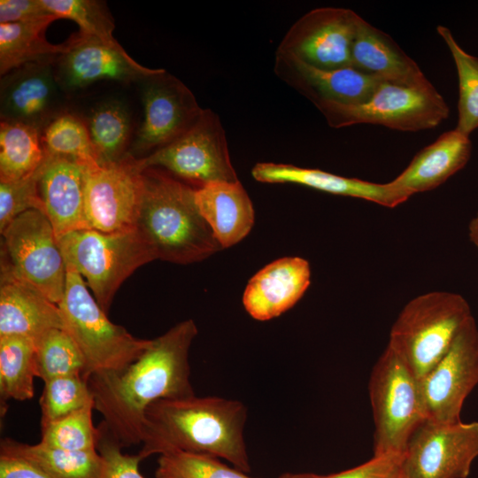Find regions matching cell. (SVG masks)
<instances>
[{"mask_svg":"<svg viewBox=\"0 0 478 478\" xmlns=\"http://www.w3.org/2000/svg\"><path fill=\"white\" fill-rule=\"evenodd\" d=\"M130 117L123 104L111 101L97 106L87 127L98 165L120 160L130 135Z\"/></svg>","mask_w":478,"mask_h":478,"instance_id":"obj_30","label":"cell"},{"mask_svg":"<svg viewBox=\"0 0 478 478\" xmlns=\"http://www.w3.org/2000/svg\"><path fill=\"white\" fill-rule=\"evenodd\" d=\"M251 175L263 183L297 184L335 196L369 201L388 208H395L411 197L391 181L377 183L290 164L260 162L253 166Z\"/></svg>","mask_w":478,"mask_h":478,"instance_id":"obj_20","label":"cell"},{"mask_svg":"<svg viewBox=\"0 0 478 478\" xmlns=\"http://www.w3.org/2000/svg\"><path fill=\"white\" fill-rule=\"evenodd\" d=\"M351 65L385 81L414 85L428 81L417 63L389 35L363 18L353 39Z\"/></svg>","mask_w":478,"mask_h":478,"instance_id":"obj_24","label":"cell"},{"mask_svg":"<svg viewBox=\"0 0 478 478\" xmlns=\"http://www.w3.org/2000/svg\"><path fill=\"white\" fill-rule=\"evenodd\" d=\"M58 19H68L80 27V33L109 44H119L113 37V20L102 3L93 0H42Z\"/></svg>","mask_w":478,"mask_h":478,"instance_id":"obj_37","label":"cell"},{"mask_svg":"<svg viewBox=\"0 0 478 478\" xmlns=\"http://www.w3.org/2000/svg\"><path fill=\"white\" fill-rule=\"evenodd\" d=\"M145 81L143 120L133 143V151L137 153L153 152L169 144L185 133L204 111L191 91L166 71Z\"/></svg>","mask_w":478,"mask_h":478,"instance_id":"obj_15","label":"cell"},{"mask_svg":"<svg viewBox=\"0 0 478 478\" xmlns=\"http://www.w3.org/2000/svg\"><path fill=\"white\" fill-rule=\"evenodd\" d=\"M374 419V455L404 454L417 428L428 420L419 379L388 345L368 382Z\"/></svg>","mask_w":478,"mask_h":478,"instance_id":"obj_7","label":"cell"},{"mask_svg":"<svg viewBox=\"0 0 478 478\" xmlns=\"http://www.w3.org/2000/svg\"><path fill=\"white\" fill-rule=\"evenodd\" d=\"M58 82L50 61L25 65L1 81L2 120L44 128L58 116Z\"/></svg>","mask_w":478,"mask_h":478,"instance_id":"obj_18","label":"cell"},{"mask_svg":"<svg viewBox=\"0 0 478 478\" xmlns=\"http://www.w3.org/2000/svg\"><path fill=\"white\" fill-rule=\"evenodd\" d=\"M478 383V327L472 315L451 345L420 381L427 418L439 423L461 421L465 399Z\"/></svg>","mask_w":478,"mask_h":478,"instance_id":"obj_12","label":"cell"},{"mask_svg":"<svg viewBox=\"0 0 478 478\" xmlns=\"http://www.w3.org/2000/svg\"><path fill=\"white\" fill-rule=\"evenodd\" d=\"M316 107L335 128L371 124L404 132L434 128L450 113L447 103L429 81L414 85L382 81L361 104Z\"/></svg>","mask_w":478,"mask_h":478,"instance_id":"obj_8","label":"cell"},{"mask_svg":"<svg viewBox=\"0 0 478 478\" xmlns=\"http://www.w3.org/2000/svg\"><path fill=\"white\" fill-rule=\"evenodd\" d=\"M45 158L42 132L2 120L0 124V181H14L34 173Z\"/></svg>","mask_w":478,"mask_h":478,"instance_id":"obj_28","label":"cell"},{"mask_svg":"<svg viewBox=\"0 0 478 478\" xmlns=\"http://www.w3.org/2000/svg\"><path fill=\"white\" fill-rule=\"evenodd\" d=\"M85 166L45 154L39 168V196L58 239L89 228L84 212Z\"/></svg>","mask_w":478,"mask_h":478,"instance_id":"obj_19","label":"cell"},{"mask_svg":"<svg viewBox=\"0 0 478 478\" xmlns=\"http://www.w3.org/2000/svg\"><path fill=\"white\" fill-rule=\"evenodd\" d=\"M143 171L128 153L114 163L85 166L84 212L89 228L104 233L136 229Z\"/></svg>","mask_w":478,"mask_h":478,"instance_id":"obj_11","label":"cell"},{"mask_svg":"<svg viewBox=\"0 0 478 478\" xmlns=\"http://www.w3.org/2000/svg\"><path fill=\"white\" fill-rule=\"evenodd\" d=\"M238 468L230 467L219 458L186 451L159 455L156 478H254Z\"/></svg>","mask_w":478,"mask_h":478,"instance_id":"obj_36","label":"cell"},{"mask_svg":"<svg viewBox=\"0 0 478 478\" xmlns=\"http://www.w3.org/2000/svg\"><path fill=\"white\" fill-rule=\"evenodd\" d=\"M85 367L81 350L65 329L52 328L35 341V375L43 382L60 376H82Z\"/></svg>","mask_w":478,"mask_h":478,"instance_id":"obj_32","label":"cell"},{"mask_svg":"<svg viewBox=\"0 0 478 478\" xmlns=\"http://www.w3.org/2000/svg\"><path fill=\"white\" fill-rule=\"evenodd\" d=\"M52 14L42 0H1L0 24L41 19Z\"/></svg>","mask_w":478,"mask_h":478,"instance_id":"obj_41","label":"cell"},{"mask_svg":"<svg viewBox=\"0 0 478 478\" xmlns=\"http://www.w3.org/2000/svg\"><path fill=\"white\" fill-rule=\"evenodd\" d=\"M0 336L19 335L35 342L52 328L65 329L58 305L29 283L1 267Z\"/></svg>","mask_w":478,"mask_h":478,"instance_id":"obj_22","label":"cell"},{"mask_svg":"<svg viewBox=\"0 0 478 478\" xmlns=\"http://www.w3.org/2000/svg\"><path fill=\"white\" fill-rule=\"evenodd\" d=\"M404 472V454L373 456L355 467L328 475L312 474L310 478H401Z\"/></svg>","mask_w":478,"mask_h":478,"instance_id":"obj_40","label":"cell"},{"mask_svg":"<svg viewBox=\"0 0 478 478\" xmlns=\"http://www.w3.org/2000/svg\"><path fill=\"white\" fill-rule=\"evenodd\" d=\"M360 19L346 8L313 9L292 25L276 52L320 69L350 66L351 46Z\"/></svg>","mask_w":478,"mask_h":478,"instance_id":"obj_14","label":"cell"},{"mask_svg":"<svg viewBox=\"0 0 478 478\" xmlns=\"http://www.w3.org/2000/svg\"><path fill=\"white\" fill-rule=\"evenodd\" d=\"M468 236L472 243L478 250V211L469 222Z\"/></svg>","mask_w":478,"mask_h":478,"instance_id":"obj_43","label":"cell"},{"mask_svg":"<svg viewBox=\"0 0 478 478\" xmlns=\"http://www.w3.org/2000/svg\"><path fill=\"white\" fill-rule=\"evenodd\" d=\"M56 15L23 22L0 24V73L2 76L25 65L50 61L69 48L68 41L52 44L45 38Z\"/></svg>","mask_w":478,"mask_h":478,"instance_id":"obj_26","label":"cell"},{"mask_svg":"<svg viewBox=\"0 0 478 478\" xmlns=\"http://www.w3.org/2000/svg\"><path fill=\"white\" fill-rule=\"evenodd\" d=\"M274 72L315 106L323 104H357L367 100L382 81L351 66L320 69L276 52Z\"/></svg>","mask_w":478,"mask_h":478,"instance_id":"obj_17","label":"cell"},{"mask_svg":"<svg viewBox=\"0 0 478 478\" xmlns=\"http://www.w3.org/2000/svg\"><path fill=\"white\" fill-rule=\"evenodd\" d=\"M311 284L309 262L300 257L278 258L248 281L243 304L255 320L276 318L294 306Z\"/></svg>","mask_w":478,"mask_h":478,"instance_id":"obj_21","label":"cell"},{"mask_svg":"<svg viewBox=\"0 0 478 478\" xmlns=\"http://www.w3.org/2000/svg\"><path fill=\"white\" fill-rule=\"evenodd\" d=\"M436 31L447 45L457 70L459 99L455 128L469 136L478 128V58L466 52L448 27L439 25Z\"/></svg>","mask_w":478,"mask_h":478,"instance_id":"obj_31","label":"cell"},{"mask_svg":"<svg viewBox=\"0 0 478 478\" xmlns=\"http://www.w3.org/2000/svg\"><path fill=\"white\" fill-rule=\"evenodd\" d=\"M478 458V422L424 421L404 453L409 478H467Z\"/></svg>","mask_w":478,"mask_h":478,"instance_id":"obj_13","label":"cell"},{"mask_svg":"<svg viewBox=\"0 0 478 478\" xmlns=\"http://www.w3.org/2000/svg\"><path fill=\"white\" fill-rule=\"evenodd\" d=\"M66 266V286L58 305L65 330L81 350L86 362L82 377L118 372L135 361L149 347L151 339L132 335L125 328L112 323L90 294L82 276Z\"/></svg>","mask_w":478,"mask_h":478,"instance_id":"obj_4","label":"cell"},{"mask_svg":"<svg viewBox=\"0 0 478 478\" xmlns=\"http://www.w3.org/2000/svg\"><path fill=\"white\" fill-rule=\"evenodd\" d=\"M312 474H285L280 478H310Z\"/></svg>","mask_w":478,"mask_h":478,"instance_id":"obj_44","label":"cell"},{"mask_svg":"<svg viewBox=\"0 0 478 478\" xmlns=\"http://www.w3.org/2000/svg\"><path fill=\"white\" fill-rule=\"evenodd\" d=\"M98 428L96 450L104 465L100 478H144L139 470L143 458L122 452V446L107 431L104 423Z\"/></svg>","mask_w":478,"mask_h":478,"instance_id":"obj_39","label":"cell"},{"mask_svg":"<svg viewBox=\"0 0 478 478\" xmlns=\"http://www.w3.org/2000/svg\"><path fill=\"white\" fill-rule=\"evenodd\" d=\"M0 478H52L33 463L0 452Z\"/></svg>","mask_w":478,"mask_h":478,"instance_id":"obj_42","label":"cell"},{"mask_svg":"<svg viewBox=\"0 0 478 478\" xmlns=\"http://www.w3.org/2000/svg\"><path fill=\"white\" fill-rule=\"evenodd\" d=\"M197 335L193 320H183L151 339L149 347L125 369L88 378L94 409L123 448L142 443L145 412L152 403L195 395L189 355Z\"/></svg>","mask_w":478,"mask_h":478,"instance_id":"obj_1","label":"cell"},{"mask_svg":"<svg viewBox=\"0 0 478 478\" xmlns=\"http://www.w3.org/2000/svg\"><path fill=\"white\" fill-rule=\"evenodd\" d=\"M87 406H94L90 389L81 375L56 377L44 382L40 398L41 424H45Z\"/></svg>","mask_w":478,"mask_h":478,"instance_id":"obj_35","label":"cell"},{"mask_svg":"<svg viewBox=\"0 0 478 478\" xmlns=\"http://www.w3.org/2000/svg\"><path fill=\"white\" fill-rule=\"evenodd\" d=\"M143 170L163 168L199 187L212 182H235L226 134L218 115L204 109L197 120L169 144L138 158Z\"/></svg>","mask_w":478,"mask_h":478,"instance_id":"obj_10","label":"cell"},{"mask_svg":"<svg viewBox=\"0 0 478 478\" xmlns=\"http://www.w3.org/2000/svg\"><path fill=\"white\" fill-rule=\"evenodd\" d=\"M68 50L59 56L56 78L68 89L85 88L101 80L144 81L166 70L145 67L119 44H109L81 33L68 40Z\"/></svg>","mask_w":478,"mask_h":478,"instance_id":"obj_16","label":"cell"},{"mask_svg":"<svg viewBox=\"0 0 478 478\" xmlns=\"http://www.w3.org/2000/svg\"><path fill=\"white\" fill-rule=\"evenodd\" d=\"M1 234V267L58 305L65 291L66 266L44 212L29 210L15 218Z\"/></svg>","mask_w":478,"mask_h":478,"instance_id":"obj_9","label":"cell"},{"mask_svg":"<svg viewBox=\"0 0 478 478\" xmlns=\"http://www.w3.org/2000/svg\"><path fill=\"white\" fill-rule=\"evenodd\" d=\"M42 143L47 156L97 163L88 127L73 115L56 117L42 132Z\"/></svg>","mask_w":478,"mask_h":478,"instance_id":"obj_33","label":"cell"},{"mask_svg":"<svg viewBox=\"0 0 478 478\" xmlns=\"http://www.w3.org/2000/svg\"><path fill=\"white\" fill-rule=\"evenodd\" d=\"M0 452L20 457L52 478H100L104 465L97 451H72L11 438L1 440Z\"/></svg>","mask_w":478,"mask_h":478,"instance_id":"obj_27","label":"cell"},{"mask_svg":"<svg viewBox=\"0 0 478 478\" xmlns=\"http://www.w3.org/2000/svg\"><path fill=\"white\" fill-rule=\"evenodd\" d=\"M39 168L22 179L0 181V231L19 215L29 210L43 212V204L38 191Z\"/></svg>","mask_w":478,"mask_h":478,"instance_id":"obj_38","label":"cell"},{"mask_svg":"<svg viewBox=\"0 0 478 478\" xmlns=\"http://www.w3.org/2000/svg\"><path fill=\"white\" fill-rule=\"evenodd\" d=\"M471 151L468 135L449 130L416 153L391 182L410 197L433 190L465 167Z\"/></svg>","mask_w":478,"mask_h":478,"instance_id":"obj_23","label":"cell"},{"mask_svg":"<svg viewBox=\"0 0 478 478\" xmlns=\"http://www.w3.org/2000/svg\"><path fill=\"white\" fill-rule=\"evenodd\" d=\"M196 189L157 168L143 171L136 228L157 259L187 265L222 250L200 214Z\"/></svg>","mask_w":478,"mask_h":478,"instance_id":"obj_3","label":"cell"},{"mask_svg":"<svg viewBox=\"0 0 478 478\" xmlns=\"http://www.w3.org/2000/svg\"><path fill=\"white\" fill-rule=\"evenodd\" d=\"M245 405L219 397L160 399L145 412L143 459L153 454L186 451L204 454L230 462L250 473L243 429Z\"/></svg>","mask_w":478,"mask_h":478,"instance_id":"obj_2","label":"cell"},{"mask_svg":"<svg viewBox=\"0 0 478 478\" xmlns=\"http://www.w3.org/2000/svg\"><path fill=\"white\" fill-rule=\"evenodd\" d=\"M401 478H409V477H407V476L404 474V472H403V475H402Z\"/></svg>","mask_w":478,"mask_h":478,"instance_id":"obj_45","label":"cell"},{"mask_svg":"<svg viewBox=\"0 0 478 478\" xmlns=\"http://www.w3.org/2000/svg\"><path fill=\"white\" fill-rule=\"evenodd\" d=\"M35 342L19 335L0 336L1 401H25L35 395Z\"/></svg>","mask_w":478,"mask_h":478,"instance_id":"obj_29","label":"cell"},{"mask_svg":"<svg viewBox=\"0 0 478 478\" xmlns=\"http://www.w3.org/2000/svg\"><path fill=\"white\" fill-rule=\"evenodd\" d=\"M94 406H87L58 420L41 424L40 443L72 451H97L98 428L92 421Z\"/></svg>","mask_w":478,"mask_h":478,"instance_id":"obj_34","label":"cell"},{"mask_svg":"<svg viewBox=\"0 0 478 478\" xmlns=\"http://www.w3.org/2000/svg\"><path fill=\"white\" fill-rule=\"evenodd\" d=\"M195 200L222 249L241 242L254 225L252 202L239 181L196 188Z\"/></svg>","mask_w":478,"mask_h":478,"instance_id":"obj_25","label":"cell"},{"mask_svg":"<svg viewBox=\"0 0 478 478\" xmlns=\"http://www.w3.org/2000/svg\"><path fill=\"white\" fill-rule=\"evenodd\" d=\"M58 241L66 264L73 266L86 280L105 313L121 283L137 268L157 259L137 228L115 233L81 229Z\"/></svg>","mask_w":478,"mask_h":478,"instance_id":"obj_6","label":"cell"},{"mask_svg":"<svg viewBox=\"0 0 478 478\" xmlns=\"http://www.w3.org/2000/svg\"><path fill=\"white\" fill-rule=\"evenodd\" d=\"M472 315L468 302L459 294L436 290L419 295L399 312L388 346L420 381L447 352Z\"/></svg>","mask_w":478,"mask_h":478,"instance_id":"obj_5","label":"cell"}]
</instances>
